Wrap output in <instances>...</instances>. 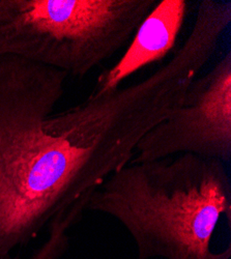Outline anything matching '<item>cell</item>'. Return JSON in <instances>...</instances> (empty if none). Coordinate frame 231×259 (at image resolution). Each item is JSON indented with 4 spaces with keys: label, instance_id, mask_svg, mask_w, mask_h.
Masks as SVG:
<instances>
[{
    "label": "cell",
    "instance_id": "cell-1",
    "mask_svg": "<svg viewBox=\"0 0 231 259\" xmlns=\"http://www.w3.org/2000/svg\"><path fill=\"white\" fill-rule=\"evenodd\" d=\"M200 66L184 50L151 76L53 113L69 75L0 57V259L128 165L139 140L182 104Z\"/></svg>",
    "mask_w": 231,
    "mask_h": 259
},
{
    "label": "cell",
    "instance_id": "cell-2",
    "mask_svg": "<svg viewBox=\"0 0 231 259\" xmlns=\"http://www.w3.org/2000/svg\"><path fill=\"white\" fill-rule=\"evenodd\" d=\"M86 210L116 220L138 259H230L214 251L220 219L231 224V181L225 163L191 154L129 163L93 194Z\"/></svg>",
    "mask_w": 231,
    "mask_h": 259
},
{
    "label": "cell",
    "instance_id": "cell-3",
    "mask_svg": "<svg viewBox=\"0 0 231 259\" xmlns=\"http://www.w3.org/2000/svg\"><path fill=\"white\" fill-rule=\"evenodd\" d=\"M158 0H0V57L82 78L133 37Z\"/></svg>",
    "mask_w": 231,
    "mask_h": 259
},
{
    "label": "cell",
    "instance_id": "cell-4",
    "mask_svg": "<svg viewBox=\"0 0 231 259\" xmlns=\"http://www.w3.org/2000/svg\"><path fill=\"white\" fill-rule=\"evenodd\" d=\"M191 154L231 160V53L189 86L182 104L137 143L130 163Z\"/></svg>",
    "mask_w": 231,
    "mask_h": 259
},
{
    "label": "cell",
    "instance_id": "cell-5",
    "mask_svg": "<svg viewBox=\"0 0 231 259\" xmlns=\"http://www.w3.org/2000/svg\"><path fill=\"white\" fill-rule=\"evenodd\" d=\"M188 6L186 0L158 2L143 19L121 58L100 74L89 97H101L119 89L131 75L169 53L184 22Z\"/></svg>",
    "mask_w": 231,
    "mask_h": 259
},
{
    "label": "cell",
    "instance_id": "cell-6",
    "mask_svg": "<svg viewBox=\"0 0 231 259\" xmlns=\"http://www.w3.org/2000/svg\"><path fill=\"white\" fill-rule=\"evenodd\" d=\"M84 211L85 207L78 206L55 219L47 230L48 236L45 242L28 256L23 257L16 253L2 259H59L69 249L71 228L81 220Z\"/></svg>",
    "mask_w": 231,
    "mask_h": 259
}]
</instances>
